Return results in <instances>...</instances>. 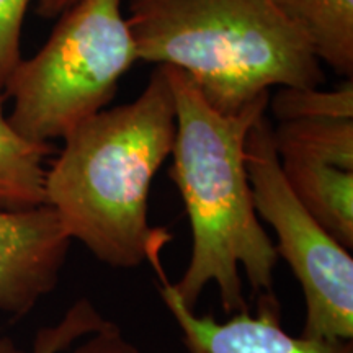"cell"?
I'll use <instances>...</instances> for the list:
<instances>
[{
	"instance_id": "cell-1",
	"label": "cell",
	"mask_w": 353,
	"mask_h": 353,
	"mask_svg": "<svg viewBox=\"0 0 353 353\" xmlns=\"http://www.w3.org/2000/svg\"><path fill=\"white\" fill-rule=\"evenodd\" d=\"M46 169V205L72 241L114 268L162 265L172 234L149 223V192L175 139V100L165 65L138 99L101 110L64 136Z\"/></svg>"
},
{
	"instance_id": "cell-2",
	"label": "cell",
	"mask_w": 353,
	"mask_h": 353,
	"mask_svg": "<svg viewBox=\"0 0 353 353\" xmlns=\"http://www.w3.org/2000/svg\"><path fill=\"white\" fill-rule=\"evenodd\" d=\"M165 69L175 100L170 176L192 228V255L175 291L195 309L206 286L214 285L224 311L236 314L249 309L242 273L254 294L273 293L278 254L255 213L245 165L247 134L267 113L270 95L239 113L224 114L187 74Z\"/></svg>"
},
{
	"instance_id": "cell-3",
	"label": "cell",
	"mask_w": 353,
	"mask_h": 353,
	"mask_svg": "<svg viewBox=\"0 0 353 353\" xmlns=\"http://www.w3.org/2000/svg\"><path fill=\"white\" fill-rule=\"evenodd\" d=\"M126 21L139 61L180 69L219 113L324 82L311 44L268 0H130Z\"/></svg>"
},
{
	"instance_id": "cell-4",
	"label": "cell",
	"mask_w": 353,
	"mask_h": 353,
	"mask_svg": "<svg viewBox=\"0 0 353 353\" xmlns=\"http://www.w3.org/2000/svg\"><path fill=\"white\" fill-rule=\"evenodd\" d=\"M123 0H77L59 15L44 46L23 59L7 83L8 121L37 143L63 139L113 100L138 63Z\"/></svg>"
},
{
	"instance_id": "cell-5",
	"label": "cell",
	"mask_w": 353,
	"mask_h": 353,
	"mask_svg": "<svg viewBox=\"0 0 353 353\" xmlns=\"http://www.w3.org/2000/svg\"><path fill=\"white\" fill-rule=\"evenodd\" d=\"M273 126L262 114L245 141V165L254 208L276 234L278 257L301 285L306 317L301 337L353 341V259L303 208L281 172Z\"/></svg>"
},
{
	"instance_id": "cell-6",
	"label": "cell",
	"mask_w": 353,
	"mask_h": 353,
	"mask_svg": "<svg viewBox=\"0 0 353 353\" xmlns=\"http://www.w3.org/2000/svg\"><path fill=\"white\" fill-rule=\"evenodd\" d=\"M70 237L48 205L0 210V312L20 319L59 283Z\"/></svg>"
},
{
	"instance_id": "cell-7",
	"label": "cell",
	"mask_w": 353,
	"mask_h": 353,
	"mask_svg": "<svg viewBox=\"0 0 353 353\" xmlns=\"http://www.w3.org/2000/svg\"><path fill=\"white\" fill-rule=\"evenodd\" d=\"M154 270L159 293L182 332L188 353H353V341H311L290 335L281 324V307L273 293L259 294L254 314L245 309L226 322L198 316L176 294L162 265Z\"/></svg>"
},
{
	"instance_id": "cell-8",
	"label": "cell",
	"mask_w": 353,
	"mask_h": 353,
	"mask_svg": "<svg viewBox=\"0 0 353 353\" xmlns=\"http://www.w3.org/2000/svg\"><path fill=\"white\" fill-rule=\"evenodd\" d=\"M286 183L303 208L347 250L353 249V170L280 159Z\"/></svg>"
},
{
	"instance_id": "cell-9",
	"label": "cell",
	"mask_w": 353,
	"mask_h": 353,
	"mask_svg": "<svg viewBox=\"0 0 353 353\" xmlns=\"http://www.w3.org/2000/svg\"><path fill=\"white\" fill-rule=\"evenodd\" d=\"M293 25L321 61L353 76V0H268Z\"/></svg>"
},
{
	"instance_id": "cell-10",
	"label": "cell",
	"mask_w": 353,
	"mask_h": 353,
	"mask_svg": "<svg viewBox=\"0 0 353 353\" xmlns=\"http://www.w3.org/2000/svg\"><path fill=\"white\" fill-rule=\"evenodd\" d=\"M6 94H0V210H26L46 205L44 161L50 143L21 136L3 113Z\"/></svg>"
},
{
	"instance_id": "cell-11",
	"label": "cell",
	"mask_w": 353,
	"mask_h": 353,
	"mask_svg": "<svg viewBox=\"0 0 353 353\" xmlns=\"http://www.w3.org/2000/svg\"><path fill=\"white\" fill-rule=\"evenodd\" d=\"M32 353H143L88 298L77 299L34 335Z\"/></svg>"
},
{
	"instance_id": "cell-12",
	"label": "cell",
	"mask_w": 353,
	"mask_h": 353,
	"mask_svg": "<svg viewBox=\"0 0 353 353\" xmlns=\"http://www.w3.org/2000/svg\"><path fill=\"white\" fill-rule=\"evenodd\" d=\"M278 159L353 170V120H294L273 128Z\"/></svg>"
},
{
	"instance_id": "cell-13",
	"label": "cell",
	"mask_w": 353,
	"mask_h": 353,
	"mask_svg": "<svg viewBox=\"0 0 353 353\" xmlns=\"http://www.w3.org/2000/svg\"><path fill=\"white\" fill-rule=\"evenodd\" d=\"M278 121L294 120H353L352 79L335 90L319 87H278L268 107Z\"/></svg>"
},
{
	"instance_id": "cell-14",
	"label": "cell",
	"mask_w": 353,
	"mask_h": 353,
	"mask_svg": "<svg viewBox=\"0 0 353 353\" xmlns=\"http://www.w3.org/2000/svg\"><path fill=\"white\" fill-rule=\"evenodd\" d=\"M32 0H0V94L19 68L21 57V28Z\"/></svg>"
},
{
	"instance_id": "cell-15",
	"label": "cell",
	"mask_w": 353,
	"mask_h": 353,
	"mask_svg": "<svg viewBox=\"0 0 353 353\" xmlns=\"http://www.w3.org/2000/svg\"><path fill=\"white\" fill-rule=\"evenodd\" d=\"M77 0H38L37 12L44 19H56Z\"/></svg>"
},
{
	"instance_id": "cell-16",
	"label": "cell",
	"mask_w": 353,
	"mask_h": 353,
	"mask_svg": "<svg viewBox=\"0 0 353 353\" xmlns=\"http://www.w3.org/2000/svg\"><path fill=\"white\" fill-rule=\"evenodd\" d=\"M0 353H25L10 337H0Z\"/></svg>"
}]
</instances>
